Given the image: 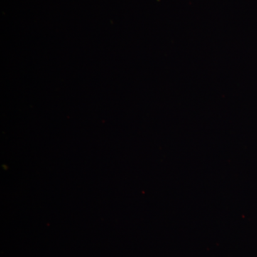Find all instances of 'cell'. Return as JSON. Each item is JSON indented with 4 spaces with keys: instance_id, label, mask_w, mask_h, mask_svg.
I'll return each instance as SVG.
<instances>
[]
</instances>
